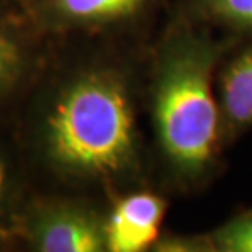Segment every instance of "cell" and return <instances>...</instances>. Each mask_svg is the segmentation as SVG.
I'll use <instances>...</instances> for the list:
<instances>
[{"label":"cell","instance_id":"8fae6325","mask_svg":"<svg viewBox=\"0 0 252 252\" xmlns=\"http://www.w3.org/2000/svg\"><path fill=\"white\" fill-rule=\"evenodd\" d=\"M149 252H213L208 233H180L162 229Z\"/></svg>","mask_w":252,"mask_h":252},{"label":"cell","instance_id":"4fadbf2b","mask_svg":"<svg viewBox=\"0 0 252 252\" xmlns=\"http://www.w3.org/2000/svg\"><path fill=\"white\" fill-rule=\"evenodd\" d=\"M20 249L12 226H0V252Z\"/></svg>","mask_w":252,"mask_h":252},{"label":"cell","instance_id":"7c38bea8","mask_svg":"<svg viewBox=\"0 0 252 252\" xmlns=\"http://www.w3.org/2000/svg\"><path fill=\"white\" fill-rule=\"evenodd\" d=\"M0 18L32 23V0H0Z\"/></svg>","mask_w":252,"mask_h":252},{"label":"cell","instance_id":"7a4b0ae2","mask_svg":"<svg viewBox=\"0 0 252 252\" xmlns=\"http://www.w3.org/2000/svg\"><path fill=\"white\" fill-rule=\"evenodd\" d=\"M229 46L169 13L146 46L144 122L153 185L170 198L203 193L224 170L216 72Z\"/></svg>","mask_w":252,"mask_h":252},{"label":"cell","instance_id":"3957f363","mask_svg":"<svg viewBox=\"0 0 252 252\" xmlns=\"http://www.w3.org/2000/svg\"><path fill=\"white\" fill-rule=\"evenodd\" d=\"M174 0H32V23L49 41L148 44Z\"/></svg>","mask_w":252,"mask_h":252},{"label":"cell","instance_id":"30bf717a","mask_svg":"<svg viewBox=\"0 0 252 252\" xmlns=\"http://www.w3.org/2000/svg\"><path fill=\"white\" fill-rule=\"evenodd\" d=\"M213 252H252V206L206 231Z\"/></svg>","mask_w":252,"mask_h":252},{"label":"cell","instance_id":"6da1fadb","mask_svg":"<svg viewBox=\"0 0 252 252\" xmlns=\"http://www.w3.org/2000/svg\"><path fill=\"white\" fill-rule=\"evenodd\" d=\"M148 44L49 41L10 131L32 187L107 200L153 185L144 122Z\"/></svg>","mask_w":252,"mask_h":252},{"label":"cell","instance_id":"ba28073f","mask_svg":"<svg viewBox=\"0 0 252 252\" xmlns=\"http://www.w3.org/2000/svg\"><path fill=\"white\" fill-rule=\"evenodd\" d=\"M169 13L206 28L229 48L252 41V0H174Z\"/></svg>","mask_w":252,"mask_h":252},{"label":"cell","instance_id":"8992f818","mask_svg":"<svg viewBox=\"0 0 252 252\" xmlns=\"http://www.w3.org/2000/svg\"><path fill=\"white\" fill-rule=\"evenodd\" d=\"M170 196L154 185L131 189L107 201V252H149L162 231Z\"/></svg>","mask_w":252,"mask_h":252},{"label":"cell","instance_id":"5b68a950","mask_svg":"<svg viewBox=\"0 0 252 252\" xmlns=\"http://www.w3.org/2000/svg\"><path fill=\"white\" fill-rule=\"evenodd\" d=\"M49 39L23 20L0 18V125L10 126L38 77Z\"/></svg>","mask_w":252,"mask_h":252},{"label":"cell","instance_id":"277c9868","mask_svg":"<svg viewBox=\"0 0 252 252\" xmlns=\"http://www.w3.org/2000/svg\"><path fill=\"white\" fill-rule=\"evenodd\" d=\"M107 200L32 189L12 223L18 248L32 252H107Z\"/></svg>","mask_w":252,"mask_h":252},{"label":"cell","instance_id":"52a82bcc","mask_svg":"<svg viewBox=\"0 0 252 252\" xmlns=\"http://www.w3.org/2000/svg\"><path fill=\"white\" fill-rule=\"evenodd\" d=\"M221 123L228 146L252 131V41L231 48L216 72Z\"/></svg>","mask_w":252,"mask_h":252},{"label":"cell","instance_id":"9c48e42d","mask_svg":"<svg viewBox=\"0 0 252 252\" xmlns=\"http://www.w3.org/2000/svg\"><path fill=\"white\" fill-rule=\"evenodd\" d=\"M32 189L12 131L7 134L0 129V226H12L20 205Z\"/></svg>","mask_w":252,"mask_h":252}]
</instances>
